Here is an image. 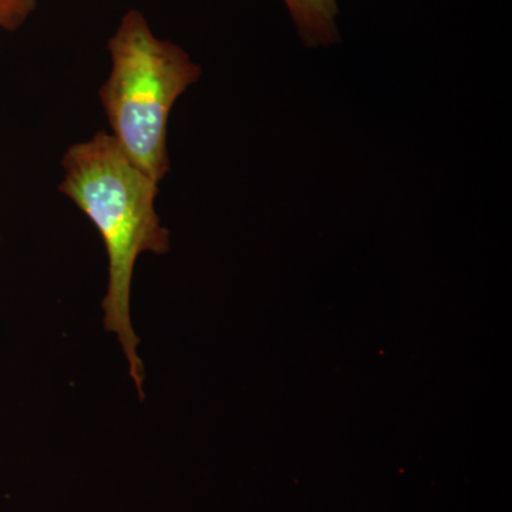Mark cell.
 I'll return each mask as SVG.
<instances>
[{
    "mask_svg": "<svg viewBox=\"0 0 512 512\" xmlns=\"http://www.w3.org/2000/svg\"><path fill=\"white\" fill-rule=\"evenodd\" d=\"M59 190L93 222L107 254V285L101 301L104 330L116 338L140 400L146 397V366L131 316V289L138 258L165 255L170 229L156 210L160 185L131 163L106 131L73 144L62 157Z\"/></svg>",
    "mask_w": 512,
    "mask_h": 512,
    "instance_id": "1",
    "label": "cell"
},
{
    "mask_svg": "<svg viewBox=\"0 0 512 512\" xmlns=\"http://www.w3.org/2000/svg\"><path fill=\"white\" fill-rule=\"evenodd\" d=\"M111 70L100 87L110 136L158 185L170 171L168 120L177 100L200 80V64L160 39L140 10H128L107 42Z\"/></svg>",
    "mask_w": 512,
    "mask_h": 512,
    "instance_id": "2",
    "label": "cell"
},
{
    "mask_svg": "<svg viewBox=\"0 0 512 512\" xmlns=\"http://www.w3.org/2000/svg\"><path fill=\"white\" fill-rule=\"evenodd\" d=\"M303 45L311 49L340 42L338 0H284Z\"/></svg>",
    "mask_w": 512,
    "mask_h": 512,
    "instance_id": "3",
    "label": "cell"
},
{
    "mask_svg": "<svg viewBox=\"0 0 512 512\" xmlns=\"http://www.w3.org/2000/svg\"><path fill=\"white\" fill-rule=\"evenodd\" d=\"M37 8V0H0V29L16 32L28 22Z\"/></svg>",
    "mask_w": 512,
    "mask_h": 512,
    "instance_id": "4",
    "label": "cell"
}]
</instances>
